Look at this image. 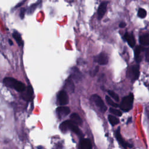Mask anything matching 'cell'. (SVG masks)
<instances>
[{
	"instance_id": "26",
	"label": "cell",
	"mask_w": 149,
	"mask_h": 149,
	"mask_svg": "<svg viewBox=\"0 0 149 149\" xmlns=\"http://www.w3.org/2000/svg\"><path fill=\"white\" fill-rule=\"evenodd\" d=\"M26 9L24 8H22L21 9H20V13H19V16L20 17V18L22 19H23L24 17V15H25V13H26Z\"/></svg>"
},
{
	"instance_id": "31",
	"label": "cell",
	"mask_w": 149,
	"mask_h": 149,
	"mask_svg": "<svg viewBox=\"0 0 149 149\" xmlns=\"http://www.w3.org/2000/svg\"><path fill=\"white\" fill-rule=\"evenodd\" d=\"M131 120H132V118H129V119L127 120V123H129L130 122H131Z\"/></svg>"
},
{
	"instance_id": "25",
	"label": "cell",
	"mask_w": 149,
	"mask_h": 149,
	"mask_svg": "<svg viewBox=\"0 0 149 149\" xmlns=\"http://www.w3.org/2000/svg\"><path fill=\"white\" fill-rule=\"evenodd\" d=\"M38 2H37V3H34V4L32 5L29 8L27 13H28L29 14H31V13H33L34 11V10L36 9V7H37V5H38Z\"/></svg>"
},
{
	"instance_id": "18",
	"label": "cell",
	"mask_w": 149,
	"mask_h": 149,
	"mask_svg": "<svg viewBox=\"0 0 149 149\" xmlns=\"http://www.w3.org/2000/svg\"><path fill=\"white\" fill-rule=\"evenodd\" d=\"M139 41L142 45H149V33L141 36L139 38Z\"/></svg>"
},
{
	"instance_id": "6",
	"label": "cell",
	"mask_w": 149,
	"mask_h": 149,
	"mask_svg": "<svg viewBox=\"0 0 149 149\" xmlns=\"http://www.w3.org/2000/svg\"><path fill=\"white\" fill-rule=\"evenodd\" d=\"M108 3V2L104 1V2H102L99 5V7L97 10V16H98V20H101L104 16L107 11V7Z\"/></svg>"
},
{
	"instance_id": "13",
	"label": "cell",
	"mask_w": 149,
	"mask_h": 149,
	"mask_svg": "<svg viewBox=\"0 0 149 149\" xmlns=\"http://www.w3.org/2000/svg\"><path fill=\"white\" fill-rule=\"evenodd\" d=\"M74 123L70 120H67L63 122H62L60 126H59V128L61 129V130L63 132H67L68 130L71 129V127L73 125Z\"/></svg>"
},
{
	"instance_id": "22",
	"label": "cell",
	"mask_w": 149,
	"mask_h": 149,
	"mask_svg": "<svg viewBox=\"0 0 149 149\" xmlns=\"http://www.w3.org/2000/svg\"><path fill=\"white\" fill-rule=\"evenodd\" d=\"M147 15V12L143 8H140L138 10V16L140 18H144Z\"/></svg>"
},
{
	"instance_id": "30",
	"label": "cell",
	"mask_w": 149,
	"mask_h": 149,
	"mask_svg": "<svg viewBox=\"0 0 149 149\" xmlns=\"http://www.w3.org/2000/svg\"><path fill=\"white\" fill-rule=\"evenodd\" d=\"M9 44H10V45H13V42H12V41L11 40H9Z\"/></svg>"
},
{
	"instance_id": "12",
	"label": "cell",
	"mask_w": 149,
	"mask_h": 149,
	"mask_svg": "<svg viewBox=\"0 0 149 149\" xmlns=\"http://www.w3.org/2000/svg\"><path fill=\"white\" fill-rule=\"evenodd\" d=\"M124 39L127 42L128 44L129 45V46L130 47H133L136 44V41H135V39L132 33H126L123 36Z\"/></svg>"
},
{
	"instance_id": "24",
	"label": "cell",
	"mask_w": 149,
	"mask_h": 149,
	"mask_svg": "<svg viewBox=\"0 0 149 149\" xmlns=\"http://www.w3.org/2000/svg\"><path fill=\"white\" fill-rule=\"evenodd\" d=\"M109 112L116 116H120L122 115V112L119 111V110H118L116 109H115V108H111L109 109Z\"/></svg>"
},
{
	"instance_id": "9",
	"label": "cell",
	"mask_w": 149,
	"mask_h": 149,
	"mask_svg": "<svg viewBox=\"0 0 149 149\" xmlns=\"http://www.w3.org/2000/svg\"><path fill=\"white\" fill-rule=\"evenodd\" d=\"M56 113L59 118H64L65 116H67L70 113V109L67 107H59L57 108L56 110Z\"/></svg>"
},
{
	"instance_id": "11",
	"label": "cell",
	"mask_w": 149,
	"mask_h": 149,
	"mask_svg": "<svg viewBox=\"0 0 149 149\" xmlns=\"http://www.w3.org/2000/svg\"><path fill=\"white\" fill-rule=\"evenodd\" d=\"M96 61L98 64L105 65L108 63V56L105 53L102 52L97 56Z\"/></svg>"
},
{
	"instance_id": "19",
	"label": "cell",
	"mask_w": 149,
	"mask_h": 149,
	"mask_svg": "<svg viewBox=\"0 0 149 149\" xmlns=\"http://www.w3.org/2000/svg\"><path fill=\"white\" fill-rule=\"evenodd\" d=\"M12 36L15 38V40H16V41L17 42V44L19 46H23V40L22 39L21 36L18 32H17L16 31H14L12 34Z\"/></svg>"
},
{
	"instance_id": "17",
	"label": "cell",
	"mask_w": 149,
	"mask_h": 149,
	"mask_svg": "<svg viewBox=\"0 0 149 149\" xmlns=\"http://www.w3.org/2000/svg\"><path fill=\"white\" fill-rule=\"evenodd\" d=\"M70 120L76 125H81L83 123L82 119L80 117V116L76 113H73L70 115Z\"/></svg>"
},
{
	"instance_id": "28",
	"label": "cell",
	"mask_w": 149,
	"mask_h": 149,
	"mask_svg": "<svg viewBox=\"0 0 149 149\" xmlns=\"http://www.w3.org/2000/svg\"><path fill=\"white\" fill-rule=\"evenodd\" d=\"M98 66H96L95 68V69L94 70V71H93L92 74H93V76H95V75L97 74V73L98 72Z\"/></svg>"
},
{
	"instance_id": "16",
	"label": "cell",
	"mask_w": 149,
	"mask_h": 149,
	"mask_svg": "<svg viewBox=\"0 0 149 149\" xmlns=\"http://www.w3.org/2000/svg\"><path fill=\"white\" fill-rule=\"evenodd\" d=\"M80 148L82 149H91L92 146L90 140L88 139H81L80 141Z\"/></svg>"
},
{
	"instance_id": "4",
	"label": "cell",
	"mask_w": 149,
	"mask_h": 149,
	"mask_svg": "<svg viewBox=\"0 0 149 149\" xmlns=\"http://www.w3.org/2000/svg\"><path fill=\"white\" fill-rule=\"evenodd\" d=\"M91 98L93 101L94 102L96 106L101 110L102 112H105V111L107 110V107L105 104L104 103L103 101L102 100L101 98L99 95L97 94H94L92 95Z\"/></svg>"
},
{
	"instance_id": "21",
	"label": "cell",
	"mask_w": 149,
	"mask_h": 149,
	"mask_svg": "<svg viewBox=\"0 0 149 149\" xmlns=\"http://www.w3.org/2000/svg\"><path fill=\"white\" fill-rule=\"evenodd\" d=\"M105 100H106L107 102H108V104L109 105H110L111 106L113 107H118V105L116 103L114 102L113 101L109 96L106 95V96H105Z\"/></svg>"
},
{
	"instance_id": "27",
	"label": "cell",
	"mask_w": 149,
	"mask_h": 149,
	"mask_svg": "<svg viewBox=\"0 0 149 149\" xmlns=\"http://www.w3.org/2000/svg\"><path fill=\"white\" fill-rule=\"evenodd\" d=\"M146 61L149 62V47L146 50Z\"/></svg>"
},
{
	"instance_id": "8",
	"label": "cell",
	"mask_w": 149,
	"mask_h": 149,
	"mask_svg": "<svg viewBox=\"0 0 149 149\" xmlns=\"http://www.w3.org/2000/svg\"><path fill=\"white\" fill-rule=\"evenodd\" d=\"M115 137L118 140V141L119 142V143L125 148H126L127 147L131 148L132 147V145H130V144L126 143V141H125L123 140V139H122L120 133V127H118V128L117 129V130H116L115 132Z\"/></svg>"
},
{
	"instance_id": "10",
	"label": "cell",
	"mask_w": 149,
	"mask_h": 149,
	"mask_svg": "<svg viewBox=\"0 0 149 149\" xmlns=\"http://www.w3.org/2000/svg\"><path fill=\"white\" fill-rule=\"evenodd\" d=\"M65 90L66 91L69 93H73L74 91V84L73 83V81L72 79V77L68 78L65 83L64 86Z\"/></svg>"
},
{
	"instance_id": "15",
	"label": "cell",
	"mask_w": 149,
	"mask_h": 149,
	"mask_svg": "<svg viewBox=\"0 0 149 149\" xmlns=\"http://www.w3.org/2000/svg\"><path fill=\"white\" fill-rule=\"evenodd\" d=\"M144 48L141 46H137L134 49V58L137 63H139L141 61V53L144 51Z\"/></svg>"
},
{
	"instance_id": "32",
	"label": "cell",
	"mask_w": 149,
	"mask_h": 149,
	"mask_svg": "<svg viewBox=\"0 0 149 149\" xmlns=\"http://www.w3.org/2000/svg\"><path fill=\"white\" fill-rule=\"evenodd\" d=\"M148 88H149V84H148Z\"/></svg>"
},
{
	"instance_id": "5",
	"label": "cell",
	"mask_w": 149,
	"mask_h": 149,
	"mask_svg": "<svg viewBox=\"0 0 149 149\" xmlns=\"http://www.w3.org/2000/svg\"><path fill=\"white\" fill-rule=\"evenodd\" d=\"M58 101L61 105H65L69 102V97L66 91L62 90L59 92L58 96Z\"/></svg>"
},
{
	"instance_id": "3",
	"label": "cell",
	"mask_w": 149,
	"mask_h": 149,
	"mask_svg": "<svg viewBox=\"0 0 149 149\" xmlns=\"http://www.w3.org/2000/svg\"><path fill=\"white\" fill-rule=\"evenodd\" d=\"M139 65L138 64L133 65L130 66L127 70V74L130 80L133 81L137 80L139 77Z\"/></svg>"
},
{
	"instance_id": "14",
	"label": "cell",
	"mask_w": 149,
	"mask_h": 149,
	"mask_svg": "<svg viewBox=\"0 0 149 149\" xmlns=\"http://www.w3.org/2000/svg\"><path fill=\"white\" fill-rule=\"evenodd\" d=\"M70 77L73 79H74V80H76V81H79L81 79L82 74L76 67H74L72 69V73Z\"/></svg>"
},
{
	"instance_id": "1",
	"label": "cell",
	"mask_w": 149,
	"mask_h": 149,
	"mask_svg": "<svg viewBox=\"0 0 149 149\" xmlns=\"http://www.w3.org/2000/svg\"><path fill=\"white\" fill-rule=\"evenodd\" d=\"M3 83L5 86L14 88L19 92H22L26 89L25 85L21 81H17L12 77H5L3 79Z\"/></svg>"
},
{
	"instance_id": "23",
	"label": "cell",
	"mask_w": 149,
	"mask_h": 149,
	"mask_svg": "<svg viewBox=\"0 0 149 149\" xmlns=\"http://www.w3.org/2000/svg\"><path fill=\"white\" fill-rule=\"evenodd\" d=\"M108 93L109 94V95L113 98L116 101H119V96L115 93L113 92V91L112 90H108Z\"/></svg>"
},
{
	"instance_id": "2",
	"label": "cell",
	"mask_w": 149,
	"mask_h": 149,
	"mask_svg": "<svg viewBox=\"0 0 149 149\" xmlns=\"http://www.w3.org/2000/svg\"><path fill=\"white\" fill-rule=\"evenodd\" d=\"M134 95L132 93L123 98L120 104V108L124 112L130 111L133 107Z\"/></svg>"
},
{
	"instance_id": "20",
	"label": "cell",
	"mask_w": 149,
	"mask_h": 149,
	"mask_svg": "<svg viewBox=\"0 0 149 149\" xmlns=\"http://www.w3.org/2000/svg\"><path fill=\"white\" fill-rule=\"evenodd\" d=\"M108 120H109V123L112 125V126H115V125L118 124L119 122V120L118 118H117L116 117H115L113 115H108Z\"/></svg>"
},
{
	"instance_id": "7",
	"label": "cell",
	"mask_w": 149,
	"mask_h": 149,
	"mask_svg": "<svg viewBox=\"0 0 149 149\" xmlns=\"http://www.w3.org/2000/svg\"><path fill=\"white\" fill-rule=\"evenodd\" d=\"M22 93V98L26 101H29L31 100L32 96L33 94V90L31 86H29L23 91Z\"/></svg>"
},
{
	"instance_id": "29",
	"label": "cell",
	"mask_w": 149,
	"mask_h": 149,
	"mask_svg": "<svg viewBox=\"0 0 149 149\" xmlns=\"http://www.w3.org/2000/svg\"><path fill=\"white\" fill-rule=\"evenodd\" d=\"M126 24L125 22H121V23H120L119 26L120 28H124L126 26Z\"/></svg>"
}]
</instances>
